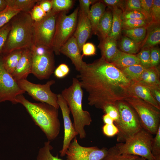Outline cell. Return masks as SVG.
<instances>
[{"label":"cell","instance_id":"1","mask_svg":"<svg viewBox=\"0 0 160 160\" xmlns=\"http://www.w3.org/2000/svg\"><path fill=\"white\" fill-rule=\"evenodd\" d=\"M77 78L88 94V104L103 109L108 105L132 96L130 87L132 81L120 69L103 56L79 72Z\"/></svg>","mask_w":160,"mask_h":160},{"label":"cell","instance_id":"2","mask_svg":"<svg viewBox=\"0 0 160 160\" xmlns=\"http://www.w3.org/2000/svg\"><path fill=\"white\" fill-rule=\"evenodd\" d=\"M17 103L25 108L33 121L45 135L48 141L55 139L60 132V123L58 118V109L47 103H32L23 94L16 98Z\"/></svg>","mask_w":160,"mask_h":160},{"label":"cell","instance_id":"3","mask_svg":"<svg viewBox=\"0 0 160 160\" xmlns=\"http://www.w3.org/2000/svg\"><path fill=\"white\" fill-rule=\"evenodd\" d=\"M33 21L29 13L21 11L11 19L2 55L17 49H31L33 46Z\"/></svg>","mask_w":160,"mask_h":160},{"label":"cell","instance_id":"4","mask_svg":"<svg viewBox=\"0 0 160 160\" xmlns=\"http://www.w3.org/2000/svg\"><path fill=\"white\" fill-rule=\"evenodd\" d=\"M82 89L79 80L77 78H73L71 84L63 89L61 93L72 115L74 129L80 139L86 137L84 127L89 126L92 122L89 113L82 108Z\"/></svg>","mask_w":160,"mask_h":160},{"label":"cell","instance_id":"5","mask_svg":"<svg viewBox=\"0 0 160 160\" xmlns=\"http://www.w3.org/2000/svg\"><path fill=\"white\" fill-rule=\"evenodd\" d=\"M119 113L118 119L114 121L119 132L117 140L124 142L143 127L137 113L125 101L118 102L116 104Z\"/></svg>","mask_w":160,"mask_h":160},{"label":"cell","instance_id":"6","mask_svg":"<svg viewBox=\"0 0 160 160\" xmlns=\"http://www.w3.org/2000/svg\"><path fill=\"white\" fill-rule=\"evenodd\" d=\"M153 135L143 128L125 143H120L115 146L123 154L137 156L148 160H156L151 152Z\"/></svg>","mask_w":160,"mask_h":160},{"label":"cell","instance_id":"7","mask_svg":"<svg viewBox=\"0 0 160 160\" xmlns=\"http://www.w3.org/2000/svg\"><path fill=\"white\" fill-rule=\"evenodd\" d=\"M124 101L135 111L142 127L152 135H156L160 126V110L135 96Z\"/></svg>","mask_w":160,"mask_h":160},{"label":"cell","instance_id":"8","mask_svg":"<svg viewBox=\"0 0 160 160\" xmlns=\"http://www.w3.org/2000/svg\"><path fill=\"white\" fill-rule=\"evenodd\" d=\"M79 7L71 14L67 15L66 11L60 12L56 21L55 30L52 45V49L57 55H60V49L72 36L77 24Z\"/></svg>","mask_w":160,"mask_h":160},{"label":"cell","instance_id":"9","mask_svg":"<svg viewBox=\"0 0 160 160\" xmlns=\"http://www.w3.org/2000/svg\"><path fill=\"white\" fill-rule=\"evenodd\" d=\"M31 73L40 80L49 79L54 73L55 60L53 52L47 47L33 46Z\"/></svg>","mask_w":160,"mask_h":160},{"label":"cell","instance_id":"10","mask_svg":"<svg viewBox=\"0 0 160 160\" xmlns=\"http://www.w3.org/2000/svg\"><path fill=\"white\" fill-rule=\"evenodd\" d=\"M59 12L52 9L41 20L33 21V46H44L52 49L56 19Z\"/></svg>","mask_w":160,"mask_h":160},{"label":"cell","instance_id":"11","mask_svg":"<svg viewBox=\"0 0 160 160\" xmlns=\"http://www.w3.org/2000/svg\"><path fill=\"white\" fill-rule=\"evenodd\" d=\"M55 81L51 80L44 84H36L26 79L17 81L20 87L27 92L34 100L51 105L57 109L59 108L57 103V95L52 92L51 86Z\"/></svg>","mask_w":160,"mask_h":160},{"label":"cell","instance_id":"12","mask_svg":"<svg viewBox=\"0 0 160 160\" xmlns=\"http://www.w3.org/2000/svg\"><path fill=\"white\" fill-rule=\"evenodd\" d=\"M25 92L5 68L2 55L0 54V103L9 101L12 104H17L16 97Z\"/></svg>","mask_w":160,"mask_h":160},{"label":"cell","instance_id":"13","mask_svg":"<svg viewBox=\"0 0 160 160\" xmlns=\"http://www.w3.org/2000/svg\"><path fill=\"white\" fill-rule=\"evenodd\" d=\"M108 149L97 146L85 147L78 143L76 137L70 144L66 151V160H103Z\"/></svg>","mask_w":160,"mask_h":160},{"label":"cell","instance_id":"14","mask_svg":"<svg viewBox=\"0 0 160 160\" xmlns=\"http://www.w3.org/2000/svg\"><path fill=\"white\" fill-rule=\"evenodd\" d=\"M57 103L63 116L64 126V136L60 156L65 155L68 147L73 139L78 135L74 129L70 116V111L67 104L61 94L57 95Z\"/></svg>","mask_w":160,"mask_h":160},{"label":"cell","instance_id":"15","mask_svg":"<svg viewBox=\"0 0 160 160\" xmlns=\"http://www.w3.org/2000/svg\"><path fill=\"white\" fill-rule=\"evenodd\" d=\"M60 52L71 60L78 71H80L86 66L87 63L83 61L76 40L73 36L62 46Z\"/></svg>","mask_w":160,"mask_h":160},{"label":"cell","instance_id":"16","mask_svg":"<svg viewBox=\"0 0 160 160\" xmlns=\"http://www.w3.org/2000/svg\"><path fill=\"white\" fill-rule=\"evenodd\" d=\"M78 17V23L73 36L76 39L81 52L83 45L85 43L92 32V29L87 15L79 10V9Z\"/></svg>","mask_w":160,"mask_h":160},{"label":"cell","instance_id":"17","mask_svg":"<svg viewBox=\"0 0 160 160\" xmlns=\"http://www.w3.org/2000/svg\"><path fill=\"white\" fill-rule=\"evenodd\" d=\"M32 54L31 49H23L22 56L12 76L16 81L26 79L31 73Z\"/></svg>","mask_w":160,"mask_h":160},{"label":"cell","instance_id":"18","mask_svg":"<svg viewBox=\"0 0 160 160\" xmlns=\"http://www.w3.org/2000/svg\"><path fill=\"white\" fill-rule=\"evenodd\" d=\"M132 96H135L160 110L159 105L154 98L149 86L140 81H132L130 87Z\"/></svg>","mask_w":160,"mask_h":160},{"label":"cell","instance_id":"19","mask_svg":"<svg viewBox=\"0 0 160 160\" xmlns=\"http://www.w3.org/2000/svg\"><path fill=\"white\" fill-rule=\"evenodd\" d=\"M98 47L102 56L110 63L115 59L119 50L117 48L116 40L109 36L101 39Z\"/></svg>","mask_w":160,"mask_h":160},{"label":"cell","instance_id":"20","mask_svg":"<svg viewBox=\"0 0 160 160\" xmlns=\"http://www.w3.org/2000/svg\"><path fill=\"white\" fill-rule=\"evenodd\" d=\"M106 6L101 1L93 4L88 16L92 29V32L97 34L100 20L105 11Z\"/></svg>","mask_w":160,"mask_h":160},{"label":"cell","instance_id":"21","mask_svg":"<svg viewBox=\"0 0 160 160\" xmlns=\"http://www.w3.org/2000/svg\"><path fill=\"white\" fill-rule=\"evenodd\" d=\"M111 63L120 70L132 65L140 64L136 55L129 54L119 50Z\"/></svg>","mask_w":160,"mask_h":160},{"label":"cell","instance_id":"22","mask_svg":"<svg viewBox=\"0 0 160 160\" xmlns=\"http://www.w3.org/2000/svg\"><path fill=\"white\" fill-rule=\"evenodd\" d=\"M142 47H154L160 43V23H150L147 27V34Z\"/></svg>","mask_w":160,"mask_h":160},{"label":"cell","instance_id":"23","mask_svg":"<svg viewBox=\"0 0 160 160\" xmlns=\"http://www.w3.org/2000/svg\"><path fill=\"white\" fill-rule=\"evenodd\" d=\"M112 22V11L105 10L99 22L97 34L101 39L109 36L111 30Z\"/></svg>","mask_w":160,"mask_h":160},{"label":"cell","instance_id":"24","mask_svg":"<svg viewBox=\"0 0 160 160\" xmlns=\"http://www.w3.org/2000/svg\"><path fill=\"white\" fill-rule=\"evenodd\" d=\"M23 49L13 50L2 55L4 66L6 70L11 75L14 72L22 56Z\"/></svg>","mask_w":160,"mask_h":160},{"label":"cell","instance_id":"25","mask_svg":"<svg viewBox=\"0 0 160 160\" xmlns=\"http://www.w3.org/2000/svg\"><path fill=\"white\" fill-rule=\"evenodd\" d=\"M111 8L112 9L113 22L111 33L109 36L117 40L120 37L122 30L121 15L123 11L117 7Z\"/></svg>","mask_w":160,"mask_h":160},{"label":"cell","instance_id":"26","mask_svg":"<svg viewBox=\"0 0 160 160\" xmlns=\"http://www.w3.org/2000/svg\"><path fill=\"white\" fill-rule=\"evenodd\" d=\"M145 27L123 30L125 36L130 39L136 43L140 44L144 41L147 34Z\"/></svg>","mask_w":160,"mask_h":160},{"label":"cell","instance_id":"27","mask_svg":"<svg viewBox=\"0 0 160 160\" xmlns=\"http://www.w3.org/2000/svg\"><path fill=\"white\" fill-rule=\"evenodd\" d=\"M146 69L139 64L132 65L120 70L132 81H138L140 80L142 73Z\"/></svg>","mask_w":160,"mask_h":160},{"label":"cell","instance_id":"28","mask_svg":"<svg viewBox=\"0 0 160 160\" xmlns=\"http://www.w3.org/2000/svg\"><path fill=\"white\" fill-rule=\"evenodd\" d=\"M38 0H6L8 6L15 7L21 11L29 13Z\"/></svg>","mask_w":160,"mask_h":160},{"label":"cell","instance_id":"29","mask_svg":"<svg viewBox=\"0 0 160 160\" xmlns=\"http://www.w3.org/2000/svg\"><path fill=\"white\" fill-rule=\"evenodd\" d=\"M139 44L124 36L120 41V47L121 51L129 54L135 55L139 50Z\"/></svg>","mask_w":160,"mask_h":160},{"label":"cell","instance_id":"30","mask_svg":"<svg viewBox=\"0 0 160 160\" xmlns=\"http://www.w3.org/2000/svg\"><path fill=\"white\" fill-rule=\"evenodd\" d=\"M50 142L48 140L44 143V146L39 150L36 160H63L52 154L51 151L53 148Z\"/></svg>","mask_w":160,"mask_h":160},{"label":"cell","instance_id":"31","mask_svg":"<svg viewBox=\"0 0 160 160\" xmlns=\"http://www.w3.org/2000/svg\"><path fill=\"white\" fill-rule=\"evenodd\" d=\"M138 156L121 153L114 146L108 149L107 154L103 160H135Z\"/></svg>","mask_w":160,"mask_h":160},{"label":"cell","instance_id":"32","mask_svg":"<svg viewBox=\"0 0 160 160\" xmlns=\"http://www.w3.org/2000/svg\"><path fill=\"white\" fill-rule=\"evenodd\" d=\"M21 11L16 7L7 6L6 8L0 12V28L9 22L15 15Z\"/></svg>","mask_w":160,"mask_h":160},{"label":"cell","instance_id":"33","mask_svg":"<svg viewBox=\"0 0 160 160\" xmlns=\"http://www.w3.org/2000/svg\"><path fill=\"white\" fill-rule=\"evenodd\" d=\"M150 23L146 19H130L122 20V30L140 27H147Z\"/></svg>","mask_w":160,"mask_h":160},{"label":"cell","instance_id":"34","mask_svg":"<svg viewBox=\"0 0 160 160\" xmlns=\"http://www.w3.org/2000/svg\"><path fill=\"white\" fill-rule=\"evenodd\" d=\"M52 10L57 12L66 11L72 7V0H52Z\"/></svg>","mask_w":160,"mask_h":160},{"label":"cell","instance_id":"35","mask_svg":"<svg viewBox=\"0 0 160 160\" xmlns=\"http://www.w3.org/2000/svg\"><path fill=\"white\" fill-rule=\"evenodd\" d=\"M150 48L148 47H143L141 51L136 55L140 64L146 69L151 67L150 62Z\"/></svg>","mask_w":160,"mask_h":160},{"label":"cell","instance_id":"36","mask_svg":"<svg viewBox=\"0 0 160 160\" xmlns=\"http://www.w3.org/2000/svg\"><path fill=\"white\" fill-rule=\"evenodd\" d=\"M151 152L156 159H160V126L151 144Z\"/></svg>","mask_w":160,"mask_h":160},{"label":"cell","instance_id":"37","mask_svg":"<svg viewBox=\"0 0 160 160\" xmlns=\"http://www.w3.org/2000/svg\"><path fill=\"white\" fill-rule=\"evenodd\" d=\"M150 74L146 84L148 85L160 86V72L157 67L149 68Z\"/></svg>","mask_w":160,"mask_h":160},{"label":"cell","instance_id":"38","mask_svg":"<svg viewBox=\"0 0 160 160\" xmlns=\"http://www.w3.org/2000/svg\"><path fill=\"white\" fill-rule=\"evenodd\" d=\"M121 18L122 20L130 19H146L148 20L142 12L136 10H128L123 12L121 15Z\"/></svg>","mask_w":160,"mask_h":160},{"label":"cell","instance_id":"39","mask_svg":"<svg viewBox=\"0 0 160 160\" xmlns=\"http://www.w3.org/2000/svg\"><path fill=\"white\" fill-rule=\"evenodd\" d=\"M152 22L160 23V0H153L151 8Z\"/></svg>","mask_w":160,"mask_h":160},{"label":"cell","instance_id":"40","mask_svg":"<svg viewBox=\"0 0 160 160\" xmlns=\"http://www.w3.org/2000/svg\"><path fill=\"white\" fill-rule=\"evenodd\" d=\"M29 13L32 20L35 22L41 20L47 14L37 3L32 8Z\"/></svg>","mask_w":160,"mask_h":160},{"label":"cell","instance_id":"41","mask_svg":"<svg viewBox=\"0 0 160 160\" xmlns=\"http://www.w3.org/2000/svg\"><path fill=\"white\" fill-rule=\"evenodd\" d=\"M11 28L9 22L0 28V54H2L3 49Z\"/></svg>","mask_w":160,"mask_h":160},{"label":"cell","instance_id":"42","mask_svg":"<svg viewBox=\"0 0 160 160\" xmlns=\"http://www.w3.org/2000/svg\"><path fill=\"white\" fill-rule=\"evenodd\" d=\"M131 10H136L141 11L145 16V13L141 8L140 0H127L124 1L123 12Z\"/></svg>","mask_w":160,"mask_h":160},{"label":"cell","instance_id":"43","mask_svg":"<svg viewBox=\"0 0 160 160\" xmlns=\"http://www.w3.org/2000/svg\"><path fill=\"white\" fill-rule=\"evenodd\" d=\"M150 58L151 67H157L160 60V51L159 48L154 47H151Z\"/></svg>","mask_w":160,"mask_h":160},{"label":"cell","instance_id":"44","mask_svg":"<svg viewBox=\"0 0 160 160\" xmlns=\"http://www.w3.org/2000/svg\"><path fill=\"white\" fill-rule=\"evenodd\" d=\"M141 6L147 20L150 23L152 22L151 15V8L153 0H140Z\"/></svg>","mask_w":160,"mask_h":160},{"label":"cell","instance_id":"45","mask_svg":"<svg viewBox=\"0 0 160 160\" xmlns=\"http://www.w3.org/2000/svg\"><path fill=\"white\" fill-rule=\"evenodd\" d=\"M103 110L108 114L114 120V121H117L119 117V113L117 107L113 105H108L105 106Z\"/></svg>","mask_w":160,"mask_h":160},{"label":"cell","instance_id":"46","mask_svg":"<svg viewBox=\"0 0 160 160\" xmlns=\"http://www.w3.org/2000/svg\"><path fill=\"white\" fill-rule=\"evenodd\" d=\"M103 132L106 136L111 137L117 135L119 132L117 127L113 124H105L103 127Z\"/></svg>","mask_w":160,"mask_h":160},{"label":"cell","instance_id":"47","mask_svg":"<svg viewBox=\"0 0 160 160\" xmlns=\"http://www.w3.org/2000/svg\"><path fill=\"white\" fill-rule=\"evenodd\" d=\"M82 51H83V54L82 55L83 57L84 56L93 55L95 54V47L92 43H85L82 46Z\"/></svg>","mask_w":160,"mask_h":160},{"label":"cell","instance_id":"48","mask_svg":"<svg viewBox=\"0 0 160 160\" xmlns=\"http://www.w3.org/2000/svg\"><path fill=\"white\" fill-rule=\"evenodd\" d=\"M106 6L107 5L109 7H117L121 9L123 12L124 10V1L119 0H103L101 1Z\"/></svg>","mask_w":160,"mask_h":160},{"label":"cell","instance_id":"49","mask_svg":"<svg viewBox=\"0 0 160 160\" xmlns=\"http://www.w3.org/2000/svg\"><path fill=\"white\" fill-rule=\"evenodd\" d=\"M80 10L86 14L88 17L90 11V6L94 2V1L90 0H79Z\"/></svg>","mask_w":160,"mask_h":160},{"label":"cell","instance_id":"50","mask_svg":"<svg viewBox=\"0 0 160 160\" xmlns=\"http://www.w3.org/2000/svg\"><path fill=\"white\" fill-rule=\"evenodd\" d=\"M37 3L46 13L49 12L52 9V7L51 0H39Z\"/></svg>","mask_w":160,"mask_h":160},{"label":"cell","instance_id":"51","mask_svg":"<svg viewBox=\"0 0 160 160\" xmlns=\"http://www.w3.org/2000/svg\"><path fill=\"white\" fill-rule=\"evenodd\" d=\"M148 86L154 98L159 105H160V86Z\"/></svg>","mask_w":160,"mask_h":160},{"label":"cell","instance_id":"52","mask_svg":"<svg viewBox=\"0 0 160 160\" xmlns=\"http://www.w3.org/2000/svg\"><path fill=\"white\" fill-rule=\"evenodd\" d=\"M150 74L149 68L146 69L142 73L139 81L147 84L149 79Z\"/></svg>","mask_w":160,"mask_h":160},{"label":"cell","instance_id":"53","mask_svg":"<svg viewBox=\"0 0 160 160\" xmlns=\"http://www.w3.org/2000/svg\"><path fill=\"white\" fill-rule=\"evenodd\" d=\"M54 73L55 76L58 78H62L66 76L63 71L58 67L55 70Z\"/></svg>","mask_w":160,"mask_h":160},{"label":"cell","instance_id":"54","mask_svg":"<svg viewBox=\"0 0 160 160\" xmlns=\"http://www.w3.org/2000/svg\"><path fill=\"white\" fill-rule=\"evenodd\" d=\"M103 119L104 123L111 124L113 123L114 120L108 114L105 113L103 116Z\"/></svg>","mask_w":160,"mask_h":160},{"label":"cell","instance_id":"55","mask_svg":"<svg viewBox=\"0 0 160 160\" xmlns=\"http://www.w3.org/2000/svg\"><path fill=\"white\" fill-rule=\"evenodd\" d=\"M58 67L63 71L66 76L68 74L70 70L68 66L67 65L62 63Z\"/></svg>","mask_w":160,"mask_h":160},{"label":"cell","instance_id":"56","mask_svg":"<svg viewBox=\"0 0 160 160\" xmlns=\"http://www.w3.org/2000/svg\"><path fill=\"white\" fill-rule=\"evenodd\" d=\"M7 6L6 0H0V12L4 10Z\"/></svg>","mask_w":160,"mask_h":160},{"label":"cell","instance_id":"57","mask_svg":"<svg viewBox=\"0 0 160 160\" xmlns=\"http://www.w3.org/2000/svg\"><path fill=\"white\" fill-rule=\"evenodd\" d=\"M146 159L143 157L138 156L135 160H145ZM156 160H160V159H156Z\"/></svg>","mask_w":160,"mask_h":160}]
</instances>
